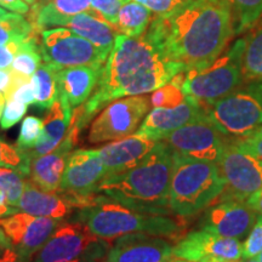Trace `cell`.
I'll use <instances>...</instances> for the list:
<instances>
[{"instance_id": "1", "label": "cell", "mask_w": 262, "mask_h": 262, "mask_svg": "<svg viewBox=\"0 0 262 262\" xmlns=\"http://www.w3.org/2000/svg\"><path fill=\"white\" fill-rule=\"evenodd\" d=\"M234 34L226 0H188L169 14L156 15L145 32L169 60L186 71L210 64Z\"/></svg>"}, {"instance_id": "2", "label": "cell", "mask_w": 262, "mask_h": 262, "mask_svg": "<svg viewBox=\"0 0 262 262\" xmlns=\"http://www.w3.org/2000/svg\"><path fill=\"white\" fill-rule=\"evenodd\" d=\"M183 71L185 66L169 60L145 34H118L96 89L79 106L81 119L88 125L112 101L153 93Z\"/></svg>"}, {"instance_id": "3", "label": "cell", "mask_w": 262, "mask_h": 262, "mask_svg": "<svg viewBox=\"0 0 262 262\" xmlns=\"http://www.w3.org/2000/svg\"><path fill=\"white\" fill-rule=\"evenodd\" d=\"M173 152L163 141L142 162L126 171L104 178L94 193L140 212L170 215L169 189Z\"/></svg>"}, {"instance_id": "4", "label": "cell", "mask_w": 262, "mask_h": 262, "mask_svg": "<svg viewBox=\"0 0 262 262\" xmlns=\"http://www.w3.org/2000/svg\"><path fill=\"white\" fill-rule=\"evenodd\" d=\"M68 221L81 224L94 235L108 242L131 233L173 238L182 231L181 222L169 215L140 212L96 193L90 204L75 211Z\"/></svg>"}, {"instance_id": "5", "label": "cell", "mask_w": 262, "mask_h": 262, "mask_svg": "<svg viewBox=\"0 0 262 262\" xmlns=\"http://www.w3.org/2000/svg\"><path fill=\"white\" fill-rule=\"evenodd\" d=\"M224 189L225 180L217 164L173 152L169 189L171 214L179 217L199 214L221 196Z\"/></svg>"}, {"instance_id": "6", "label": "cell", "mask_w": 262, "mask_h": 262, "mask_svg": "<svg viewBox=\"0 0 262 262\" xmlns=\"http://www.w3.org/2000/svg\"><path fill=\"white\" fill-rule=\"evenodd\" d=\"M247 38L238 39L205 67L182 72L186 96L208 107L233 91L243 81V55Z\"/></svg>"}, {"instance_id": "7", "label": "cell", "mask_w": 262, "mask_h": 262, "mask_svg": "<svg viewBox=\"0 0 262 262\" xmlns=\"http://www.w3.org/2000/svg\"><path fill=\"white\" fill-rule=\"evenodd\" d=\"M209 119L229 139L253 135L262 126V79L248 80L206 107Z\"/></svg>"}, {"instance_id": "8", "label": "cell", "mask_w": 262, "mask_h": 262, "mask_svg": "<svg viewBox=\"0 0 262 262\" xmlns=\"http://www.w3.org/2000/svg\"><path fill=\"white\" fill-rule=\"evenodd\" d=\"M111 243L94 235L81 224L63 220L31 262H75L81 258L103 261Z\"/></svg>"}, {"instance_id": "9", "label": "cell", "mask_w": 262, "mask_h": 262, "mask_svg": "<svg viewBox=\"0 0 262 262\" xmlns=\"http://www.w3.org/2000/svg\"><path fill=\"white\" fill-rule=\"evenodd\" d=\"M39 51L42 61L52 64L57 70L78 66L103 68L110 55L66 27L41 31Z\"/></svg>"}, {"instance_id": "10", "label": "cell", "mask_w": 262, "mask_h": 262, "mask_svg": "<svg viewBox=\"0 0 262 262\" xmlns=\"http://www.w3.org/2000/svg\"><path fill=\"white\" fill-rule=\"evenodd\" d=\"M150 107L145 95L127 96L114 100L101 111L91 123L88 142L91 145L112 142L135 134Z\"/></svg>"}, {"instance_id": "11", "label": "cell", "mask_w": 262, "mask_h": 262, "mask_svg": "<svg viewBox=\"0 0 262 262\" xmlns=\"http://www.w3.org/2000/svg\"><path fill=\"white\" fill-rule=\"evenodd\" d=\"M225 180L224 199H247L262 187V162L229 139L217 162Z\"/></svg>"}, {"instance_id": "12", "label": "cell", "mask_w": 262, "mask_h": 262, "mask_svg": "<svg viewBox=\"0 0 262 262\" xmlns=\"http://www.w3.org/2000/svg\"><path fill=\"white\" fill-rule=\"evenodd\" d=\"M228 140L229 137L209 119L206 112L194 122L170 133L162 141L178 155L217 164Z\"/></svg>"}, {"instance_id": "13", "label": "cell", "mask_w": 262, "mask_h": 262, "mask_svg": "<svg viewBox=\"0 0 262 262\" xmlns=\"http://www.w3.org/2000/svg\"><path fill=\"white\" fill-rule=\"evenodd\" d=\"M61 221L18 211L0 217V227L19 256L31 262Z\"/></svg>"}, {"instance_id": "14", "label": "cell", "mask_w": 262, "mask_h": 262, "mask_svg": "<svg viewBox=\"0 0 262 262\" xmlns=\"http://www.w3.org/2000/svg\"><path fill=\"white\" fill-rule=\"evenodd\" d=\"M173 257L188 262H234L243 257V245L235 238H226L205 229L191 231L173 245Z\"/></svg>"}, {"instance_id": "15", "label": "cell", "mask_w": 262, "mask_h": 262, "mask_svg": "<svg viewBox=\"0 0 262 262\" xmlns=\"http://www.w3.org/2000/svg\"><path fill=\"white\" fill-rule=\"evenodd\" d=\"M95 193L78 194L71 192H45L26 180L25 189L17 204V210L34 216L66 220L75 211L90 204Z\"/></svg>"}, {"instance_id": "16", "label": "cell", "mask_w": 262, "mask_h": 262, "mask_svg": "<svg viewBox=\"0 0 262 262\" xmlns=\"http://www.w3.org/2000/svg\"><path fill=\"white\" fill-rule=\"evenodd\" d=\"M85 125L81 123L77 113L72 114L70 130L64 140L56 148L47 155L37 157L31 160L29 165V181L45 192H57L63 173L68 156L77 146L80 133Z\"/></svg>"}, {"instance_id": "17", "label": "cell", "mask_w": 262, "mask_h": 262, "mask_svg": "<svg viewBox=\"0 0 262 262\" xmlns=\"http://www.w3.org/2000/svg\"><path fill=\"white\" fill-rule=\"evenodd\" d=\"M173 258V244L165 237L131 233L111 243L102 262H169Z\"/></svg>"}, {"instance_id": "18", "label": "cell", "mask_w": 262, "mask_h": 262, "mask_svg": "<svg viewBox=\"0 0 262 262\" xmlns=\"http://www.w3.org/2000/svg\"><path fill=\"white\" fill-rule=\"evenodd\" d=\"M257 212L239 199H222L205 212L201 228L221 237L243 239L256 221Z\"/></svg>"}, {"instance_id": "19", "label": "cell", "mask_w": 262, "mask_h": 262, "mask_svg": "<svg viewBox=\"0 0 262 262\" xmlns=\"http://www.w3.org/2000/svg\"><path fill=\"white\" fill-rule=\"evenodd\" d=\"M106 176L97 149H73L66 162L58 191L89 194Z\"/></svg>"}, {"instance_id": "20", "label": "cell", "mask_w": 262, "mask_h": 262, "mask_svg": "<svg viewBox=\"0 0 262 262\" xmlns=\"http://www.w3.org/2000/svg\"><path fill=\"white\" fill-rule=\"evenodd\" d=\"M206 114V107L187 97L185 102L176 107L153 108L142 120L137 135L147 139L162 141L172 131L194 122Z\"/></svg>"}, {"instance_id": "21", "label": "cell", "mask_w": 262, "mask_h": 262, "mask_svg": "<svg viewBox=\"0 0 262 262\" xmlns=\"http://www.w3.org/2000/svg\"><path fill=\"white\" fill-rule=\"evenodd\" d=\"M157 143L158 141L133 134L107 143L97 149V152L107 170V176H110L136 166L155 149Z\"/></svg>"}, {"instance_id": "22", "label": "cell", "mask_w": 262, "mask_h": 262, "mask_svg": "<svg viewBox=\"0 0 262 262\" xmlns=\"http://www.w3.org/2000/svg\"><path fill=\"white\" fill-rule=\"evenodd\" d=\"M103 68L78 66L57 71L58 96L68 101L72 110L81 106L96 89Z\"/></svg>"}, {"instance_id": "23", "label": "cell", "mask_w": 262, "mask_h": 262, "mask_svg": "<svg viewBox=\"0 0 262 262\" xmlns=\"http://www.w3.org/2000/svg\"><path fill=\"white\" fill-rule=\"evenodd\" d=\"M72 110L64 97L58 96L57 101L49 108V112L42 120V134L37 145L26 153L29 159L37 158L54 150L64 140L70 129Z\"/></svg>"}, {"instance_id": "24", "label": "cell", "mask_w": 262, "mask_h": 262, "mask_svg": "<svg viewBox=\"0 0 262 262\" xmlns=\"http://www.w3.org/2000/svg\"><path fill=\"white\" fill-rule=\"evenodd\" d=\"M62 27L71 29L80 37L88 39L95 47L107 54L112 50L118 35L117 28L93 9L73 16L66 21Z\"/></svg>"}, {"instance_id": "25", "label": "cell", "mask_w": 262, "mask_h": 262, "mask_svg": "<svg viewBox=\"0 0 262 262\" xmlns=\"http://www.w3.org/2000/svg\"><path fill=\"white\" fill-rule=\"evenodd\" d=\"M89 10L91 0H50L33 6L28 21L38 32H41L49 27H62L71 17Z\"/></svg>"}, {"instance_id": "26", "label": "cell", "mask_w": 262, "mask_h": 262, "mask_svg": "<svg viewBox=\"0 0 262 262\" xmlns=\"http://www.w3.org/2000/svg\"><path fill=\"white\" fill-rule=\"evenodd\" d=\"M152 21V11L135 0H130L119 10L117 18V32L127 37H141L145 34Z\"/></svg>"}, {"instance_id": "27", "label": "cell", "mask_w": 262, "mask_h": 262, "mask_svg": "<svg viewBox=\"0 0 262 262\" xmlns=\"http://www.w3.org/2000/svg\"><path fill=\"white\" fill-rule=\"evenodd\" d=\"M57 68L52 64L41 63L35 73L32 75L34 85V104L41 110H49L58 98Z\"/></svg>"}, {"instance_id": "28", "label": "cell", "mask_w": 262, "mask_h": 262, "mask_svg": "<svg viewBox=\"0 0 262 262\" xmlns=\"http://www.w3.org/2000/svg\"><path fill=\"white\" fill-rule=\"evenodd\" d=\"M41 61L42 57L39 51V38H31L21 42V47L16 54L10 70L21 77L32 78V75L41 64Z\"/></svg>"}, {"instance_id": "29", "label": "cell", "mask_w": 262, "mask_h": 262, "mask_svg": "<svg viewBox=\"0 0 262 262\" xmlns=\"http://www.w3.org/2000/svg\"><path fill=\"white\" fill-rule=\"evenodd\" d=\"M234 21V33L250 29L262 16V0H226Z\"/></svg>"}, {"instance_id": "30", "label": "cell", "mask_w": 262, "mask_h": 262, "mask_svg": "<svg viewBox=\"0 0 262 262\" xmlns=\"http://www.w3.org/2000/svg\"><path fill=\"white\" fill-rule=\"evenodd\" d=\"M40 33L28 19L19 14L0 19V45L10 41H25L31 38H40Z\"/></svg>"}, {"instance_id": "31", "label": "cell", "mask_w": 262, "mask_h": 262, "mask_svg": "<svg viewBox=\"0 0 262 262\" xmlns=\"http://www.w3.org/2000/svg\"><path fill=\"white\" fill-rule=\"evenodd\" d=\"M243 79H262V27L247 38L243 55Z\"/></svg>"}, {"instance_id": "32", "label": "cell", "mask_w": 262, "mask_h": 262, "mask_svg": "<svg viewBox=\"0 0 262 262\" xmlns=\"http://www.w3.org/2000/svg\"><path fill=\"white\" fill-rule=\"evenodd\" d=\"M182 72L176 74L168 84L153 91L150 95V106L153 108H170L176 107L187 100V96L183 93L182 88Z\"/></svg>"}, {"instance_id": "33", "label": "cell", "mask_w": 262, "mask_h": 262, "mask_svg": "<svg viewBox=\"0 0 262 262\" xmlns=\"http://www.w3.org/2000/svg\"><path fill=\"white\" fill-rule=\"evenodd\" d=\"M27 176L17 170L10 168H0V189L4 191L9 204L17 209V204L25 189Z\"/></svg>"}, {"instance_id": "34", "label": "cell", "mask_w": 262, "mask_h": 262, "mask_svg": "<svg viewBox=\"0 0 262 262\" xmlns=\"http://www.w3.org/2000/svg\"><path fill=\"white\" fill-rule=\"evenodd\" d=\"M31 159L17 147L0 139V168L17 170L28 178Z\"/></svg>"}, {"instance_id": "35", "label": "cell", "mask_w": 262, "mask_h": 262, "mask_svg": "<svg viewBox=\"0 0 262 262\" xmlns=\"http://www.w3.org/2000/svg\"><path fill=\"white\" fill-rule=\"evenodd\" d=\"M42 134V120L37 117H26L22 122L19 135L17 137L16 147L22 152L27 153L33 147L37 145Z\"/></svg>"}, {"instance_id": "36", "label": "cell", "mask_w": 262, "mask_h": 262, "mask_svg": "<svg viewBox=\"0 0 262 262\" xmlns=\"http://www.w3.org/2000/svg\"><path fill=\"white\" fill-rule=\"evenodd\" d=\"M27 107L28 104L19 102L15 98L6 100L2 119H0V127L3 130H8L16 125L25 117L26 112H27Z\"/></svg>"}, {"instance_id": "37", "label": "cell", "mask_w": 262, "mask_h": 262, "mask_svg": "<svg viewBox=\"0 0 262 262\" xmlns=\"http://www.w3.org/2000/svg\"><path fill=\"white\" fill-rule=\"evenodd\" d=\"M262 251V215L258 216L243 244V258H254Z\"/></svg>"}, {"instance_id": "38", "label": "cell", "mask_w": 262, "mask_h": 262, "mask_svg": "<svg viewBox=\"0 0 262 262\" xmlns=\"http://www.w3.org/2000/svg\"><path fill=\"white\" fill-rule=\"evenodd\" d=\"M130 0H91V9L116 27L119 10Z\"/></svg>"}, {"instance_id": "39", "label": "cell", "mask_w": 262, "mask_h": 262, "mask_svg": "<svg viewBox=\"0 0 262 262\" xmlns=\"http://www.w3.org/2000/svg\"><path fill=\"white\" fill-rule=\"evenodd\" d=\"M135 2L146 6L157 15H164L180 8L188 0H135Z\"/></svg>"}, {"instance_id": "40", "label": "cell", "mask_w": 262, "mask_h": 262, "mask_svg": "<svg viewBox=\"0 0 262 262\" xmlns=\"http://www.w3.org/2000/svg\"><path fill=\"white\" fill-rule=\"evenodd\" d=\"M22 41H10L0 45V68L9 70L17 54Z\"/></svg>"}, {"instance_id": "41", "label": "cell", "mask_w": 262, "mask_h": 262, "mask_svg": "<svg viewBox=\"0 0 262 262\" xmlns=\"http://www.w3.org/2000/svg\"><path fill=\"white\" fill-rule=\"evenodd\" d=\"M9 98H15V100L19 101V102H24L26 104H34L35 91H34V85H33L32 78L31 80L26 81V83L19 85L17 89L11 94V96Z\"/></svg>"}, {"instance_id": "42", "label": "cell", "mask_w": 262, "mask_h": 262, "mask_svg": "<svg viewBox=\"0 0 262 262\" xmlns=\"http://www.w3.org/2000/svg\"><path fill=\"white\" fill-rule=\"evenodd\" d=\"M235 140H237V142L243 148L249 150L250 153H253L257 159H260L262 162V136L250 135Z\"/></svg>"}, {"instance_id": "43", "label": "cell", "mask_w": 262, "mask_h": 262, "mask_svg": "<svg viewBox=\"0 0 262 262\" xmlns=\"http://www.w3.org/2000/svg\"><path fill=\"white\" fill-rule=\"evenodd\" d=\"M14 90V73L10 70L0 68V94L4 95L5 100L11 96Z\"/></svg>"}, {"instance_id": "44", "label": "cell", "mask_w": 262, "mask_h": 262, "mask_svg": "<svg viewBox=\"0 0 262 262\" xmlns=\"http://www.w3.org/2000/svg\"><path fill=\"white\" fill-rule=\"evenodd\" d=\"M0 6L19 15H26L29 12L28 4L24 0H0Z\"/></svg>"}, {"instance_id": "45", "label": "cell", "mask_w": 262, "mask_h": 262, "mask_svg": "<svg viewBox=\"0 0 262 262\" xmlns=\"http://www.w3.org/2000/svg\"><path fill=\"white\" fill-rule=\"evenodd\" d=\"M245 202H247V204L250 206L253 210L256 211L257 214L262 215V187L258 189V191L255 192L254 194L249 196Z\"/></svg>"}, {"instance_id": "46", "label": "cell", "mask_w": 262, "mask_h": 262, "mask_svg": "<svg viewBox=\"0 0 262 262\" xmlns=\"http://www.w3.org/2000/svg\"><path fill=\"white\" fill-rule=\"evenodd\" d=\"M0 262H27V261H25L24 258L19 256L17 251H16L14 248L10 247L8 250L5 251V254L3 255L2 258H0Z\"/></svg>"}, {"instance_id": "47", "label": "cell", "mask_w": 262, "mask_h": 262, "mask_svg": "<svg viewBox=\"0 0 262 262\" xmlns=\"http://www.w3.org/2000/svg\"><path fill=\"white\" fill-rule=\"evenodd\" d=\"M10 247H11V244H10L8 237H6L4 231L0 227V258H2L3 255L5 254V251L8 250Z\"/></svg>"}, {"instance_id": "48", "label": "cell", "mask_w": 262, "mask_h": 262, "mask_svg": "<svg viewBox=\"0 0 262 262\" xmlns=\"http://www.w3.org/2000/svg\"><path fill=\"white\" fill-rule=\"evenodd\" d=\"M5 97L4 95L0 94V119H2V116H3V111H4V107H5Z\"/></svg>"}, {"instance_id": "49", "label": "cell", "mask_w": 262, "mask_h": 262, "mask_svg": "<svg viewBox=\"0 0 262 262\" xmlns=\"http://www.w3.org/2000/svg\"><path fill=\"white\" fill-rule=\"evenodd\" d=\"M11 15H12V14H10V12L6 11V10H5L4 8H2V6H0V19L8 18V17H10V16H11Z\"/></svg>"}, {"instance_id": "50", "label": "cell", "mask_w": 262, "mask_h": 262, "mask_svg": "<svg viewBox=\"0 0 262 262\" xmlns=\"http://www.w3.org/2000/svg\"><path fill=\"white\" fill-rule=\"evenodd\" d=\"M75 262H102V261H97V260H93V258H81V260H78Z\"/></svg>"}, {"instance_id": "51", "label": "cell", "mask_w": 262, "mask_h": 262, "mask_svg": "<svg viewBox=\"0 0 262 262\" xmlns=\"http://www.w3.org/2000/svg\"><path fill=\"white\" fill-rule=\"evenodd\" d=\"M169 262H188V261H186V260H182V258L173 257V258H171V260H170Z\"/></svg>"}, {"instance_id": "52", "label": "cell", "mask_w": 262, "mask_h": 262, "mask_svg": "<svg viewBox=\"0 0 262 262\" xmlns=\"http://www.w3.org/2000/svg\"><path fill=\"white\" fill-rule=\"evenodd\" d=\"M242 262H258V261H257L256 257H254V258H244V260Z\"/></svg>"}, {"instance_id": "53", "label": "cell", "mask_w": 262, "mask_h": 262, "mask_svg": "<svg viewBox=\"0 0 262 262\" xmlns=\"http://www.w3.org/2000/svg\"><path fill=\"white\" fill-rule=\"evenodd\" d=\"M253 135H257V136H262V126L260 127V129H258L257 131H256V133H255V134H253ZM249 136H250V135H249Z\"/></svg>"}, {"instance_id": "54", "label": "cell", "mask_w": 262, "mask_h": 262, "mask_svg": "<svg viewBox=\"0 0 262 262\" xmlns=\"http://www.w3.org/2000/svg\"><path fill=\"white\" fill-rule=\"evenodd\" d=\"M256 258H257V261H258V262H262V251H261L260 254L257 255V257H256Z\"/></svg>"}, {"instance_id": "55", "label": "cell", "mask_w": 262, "mask_h": 262, "mask_svg": "<svg viewBox=\"0 0 262 262\" xmlns=\"http://www.w3.org/2000/svg\"><path fill=\"white\" fill-rule=\"evenodd\" d=\"M25 3H27V4H34L35 0H24Z\"/></svg>"}, {"instance_id": "56", "label": "cell", "mask_w": 262, "mask_h": 262, "mask_svg": "<svg viewBox=\"0 0 262 262\" xmlns=\"http://www.w3.org/2000/svg\"><path fill=\"white\" fill-rule=\"evenodd\" d=\"M212 262H222V261H212ZM234 262H239V261H234Z\"/></svg>"}]
</instances>
